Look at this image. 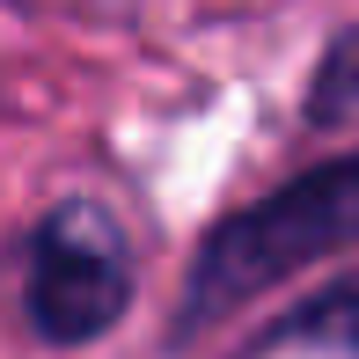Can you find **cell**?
I'll use <instances>...</instances> for the list:
<instances>
[{
	"instance_id": "4",
	"label": "cell",
	"mask_w": 359,
	"mask_h": 359,
	"mask_svg": "<svg viewBox=\"0 0 359 359\" xmlns=\"http://www.w3.org/2000/svg\"><path fill=\"white\" fill-rule=\"evenodd\" d=\"M308 125L316 133H337V125L359 118V22H345L316 59V81H308Z\"/></svg>"
},
{
	"instance_id": "1",
	"label": "cell",
	"mask_w": 359,
	"mask_h": 359,
	"mask_svg": "<svg viewBox=\"0 0 359 359\" xmlns=\"http://www.w3.org/2000/svg\"><path fill=\"white\" fill-rule=\"evenodd\" d=\"M337 250H359V147L286 176L279 191H264L257 205L227 213L198 242V257L184 271V293H176L169 337L191 345L213 323H227L235 308L264 301L271 286H286L293 271L323 264Z\"/></svg>"
},
{
	"instance_id": "2",
	"label": "cell",
	"mask_w": 359,
	"mask_h": 359,
	"mask_svg": "<svg viewBox=\"0 0 359 359\" xmlns=\"http://www.w3.org/2000/svg\"><path fill=\"white\" fill-rule=\"evenodd\" d=\"M133 308V242L110 205L59 198L22 250V316L44 345H88Z\"/></svg>"
},
{
	"instance_id": "3",
	"label": "cell",
	"mask_w": 359,
	"mask_h": 359,
	"mask_svg": "<svg viewBox=\"0 0 359 359\" xmlns=\"http://www.w3.org/2000/svg\"><path fill=\"white\" fill-rule=\"evenodd\" d=\"M264 352H337V359H359V271L316 286L301 308H286L279 323H264V337L250 345V359Z\"/></svg>"
}]
</instances>
